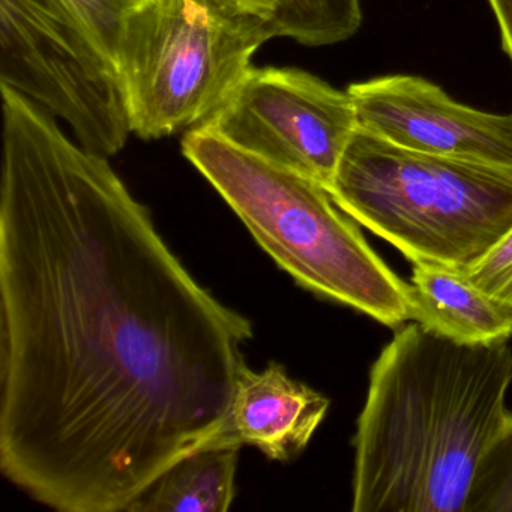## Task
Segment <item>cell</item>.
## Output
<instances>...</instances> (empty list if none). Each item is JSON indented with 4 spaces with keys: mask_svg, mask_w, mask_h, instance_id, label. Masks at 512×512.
<instances>
[{
    "mask_svg": "<svg viewBox=\"0 0 512 512\" xmlns=\"http://www.w3.org/2000/svg\"><path fill=\"white\" fill-rule=\"evenodd\" d=\"M461 272L512 313V227L475 265Z\"/></svg>",
    "mask_w": 512,
    "mask_h": 512,
    "instance_id": "cell-14",
    "label": "cell"
},
{
    "mask_svg": "<svg viewBox=\"0 0 512 512\" xmlns=\"http://www.w3.org/2000/svg\"><path fill=\"white\" fill-rule=\"evenodd\" d=\"M362 25L359 0H289L271 22L274 38H290L302 46L323 47L344 43Z\"/></svg>",
    "mask_w": 512,
    "mask_h": 512,
    "instance_id": "cell-12",
    "label": "cell"
},
{
    "mask_svg": "<svg viewBox=\"0 0 512 512\" xmlns=\"http://www.w3.org/2000/svg\"><path fill=\"white\" fill-rule=\"evenodd\" d=\"M65 4L116 62L125 17L136 5L133 0H65Z\"/></svg>",
    "mask_w": 512,
    "mask_h": 512,
    "instance_id": "cell-15",
    "label": "cell"
},
{
    "mask_svg": "<svg viewBox=\"0 0 512 512\" xmlns=\"http://www.w3.org/2000/svg\"><path fill=\"white\" fill-rule=\"evenodd\" d=\"M241 446L209 445L170 466L128 512H227Z\"/></svg>",
    "mask_w": 512,
    "mask_h": 512,
    "instance_id": "cell-11",
    "label": "cell"
},
{
    "mask_svg": "<svg viewBox=\"0 0 512 512\" xmlns=\"http://www.w3.org/2000/svg\"><path fill=\"white\" fill-rule=\"evenodd\" d=\"M410 320L428 331L469 346L508 343L512 313L479 290L457 269L412 263Z\"/></svg>",
    "mask_w": 512,
    "mask_h": 512,
    "instance_id": "cell-10",
    "label": "cell"
},
{
    "mask_svg": "<svg viewBox=\"0 0 512 512\" xmlns=\"http://www.w3.org/2000/svg\"><path fill=\"white\" fill-rule=\"evenodd\" d=\"M500 32L503 52L512 62V0H487Z\"/></svg>",
    "mask_w": 512,
    "mask_h": 512,
    "instance_id": "cell-17",
    "label": "cell"
},
{
    "mask_svg": "<svg viewBox=\"0 0 512 512\" xmlns=\"http://www.w3.org/2000/svg\"><path fill=\"white\" fill-rule=\"evenodd\" d=\"M224 7L244 16L272 20L289 4V0H218Z\"/></svg>",
    "mask_w": 512,
    "mask_h": 512,
    "instance_id": "cell-16",
    "label": "cell"
},
{
    "mask_svg": "<svg viewBox=\"0 0 512 512\" xmlns=\"http://www.w3.org/2000/svg\"><path fill=\"white\" fill-rule=\"evenodd\" d=\"M508 343L469 346L404 326L370 371L356 422L353 512H464L508 416Z\"/></svg>",
    "mask_w": 512,
    "mask_h": 512,
    "instance_id": "cell-2",
    "label": "cell"
},
{
    "mask_svg": "<svg viewBox=\"0 0 512 512\" xmlns=\"http://www.w3.org/2000/svg\"><path fill=\"white\" fill-rule=\"evenodd\" d=\"M200 127L328 190L359 125L347 89L299 68L251 67Z\"/></svg>",
    "mask_w": 512,
    "mask_h": 512,
    "instance_id": "cell-7",
    "label": "cell"
},
{
    "mask_svg": "<svg viewBox=\"0 0 512 512\" xmlns=\"http://www.w3.org/2000/svg\"><path fill=\"white\" fill-rule=\"evenodd\" d=\"M134 4H139V2H142V0H133Z\"/></svg>",
    "mask_w": 512,
    "mask_h": 512,
    "instance_id": "cell-18",
    "label": "cell"
},
{
    "mask_svg": "<svg viewBox=\"0 0 512 512\" xmlns=\"http://www.w3.org/2000/svg\"><path fill=\"white\" fill-rule=\"evenodd\" d=\"M182 152L299 286L389 328L410 320L412 286L322 184L200 125L185 134Z\"/></svg>",
    "mask_w": 512,
    "mask_h": 512,
    "instance_id": "cell-3",
    "label": "cell"
},
{
    "mask_svg": "<svg viewBox=\"0 0 512 512\" xmlns=\"http://www.w3.org/2000/svg\"><path fill=\"white\" fill-rule=\"evenodd\" d=\"M361 130L395 145L484 164L512 175V113L457 103L436 83L392 74L347 88Z\"/></svg>",
    "mask_w": 512,
    "mask_h": 512,
    "instance_id": "cell-8",
    "label": "cell"
},
{
    "mask_svg": "<svg viewBox=\"0 0 512 512\" xmlns=\"http://www.w3.org/2000/svg\"><path fill=\"white\" fill-rule=\"evenodd\" d=\"M0 85L67 122L92 154L113 157L133 134L118 65L65 0H0Z\"/></svg>",
    "mask_w": 512,
    "mask_h": 512,
    "instance_id": "cell-6",
    "label": "cell"
},
{
    "mask_svg": "<svg viewBox=\"0 0 512 512\" xmlns=\"http://www.w3.org/2000/svg\"><path fill=\"white\" fill-rule=\"evenodd\" d=\"M464 512H512V413L476 470Z\"/></svg>",
    "mask_w": 512,
    "mask_h": 512,
    "instance_id": "cell-13",
    "label": "cell"
},
{
    "mask_svg": "<svg viewBox=\"0 0 512 512\" xmlns=\"http://www.w3.org/2000/svg\"><path fill=\"white\" fill-rule=\"evenodd\" d=\"M0 94V470L56 511L128 512L220 436L253 326L106 157Z\"/></svg>",
    "mask_w": 512,
    "mask_h": 512,
    "instance_id": "cell-1",
    "label": "cell"
},
{
    "mask_svg": "<svg viewBox=\"0 0 512 512\" xmlns=\"http://www.w3.org/2000/svg\"><path fill=\"white\" fill-rule=\"evenodd\" d=\"M272 38L269 20L218 0H142L131 7L116 56L131 133L157 140L202 125Z\"/></svg>",
    "mask_w": 512,
    "mask_h": 512,
    "instance_id": "cell-5",
    "label": "cell"
},
{
    "mask_svg": "<svg viewBox=\"0 0 512 512\" xmlns=\"http://www.w3.org/2000/svg\"><path fill=\"white\" fill-rule=\"evenodd\" d=\"M328 191L410 263L466 271L512 227L511 173L404 148L359 127Z\"/></svg>",
    "mask_w": 512,
    "mask_h": 512,
    "instance_id": "cell-4",
    "label": "cell"
},
{
    "mask_svg": "<svg viewBox=\"0 0 512 512\" xmlns=\"http://www.w3.org/2000/svg\"><path fill=\"white\" fill-rule=\"evenodd\" d=\"M328 410V398L292 379L283 365L272 362L254 371L244 364L226 427L209 445L256 446L284 463L304 451Z\"/></svg>",
    "mask_w": 512,
    "mask_h": 512,
    "instance_id": "cell-9",
    "label": "cell"
}]
</instances>
